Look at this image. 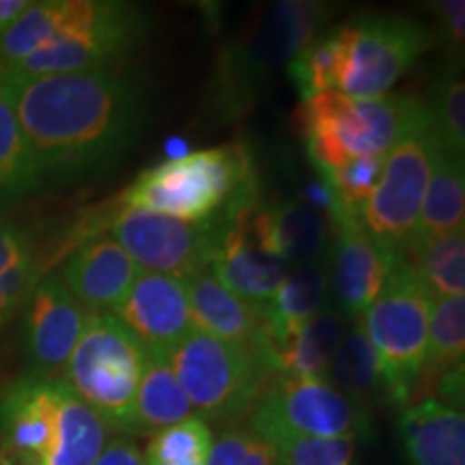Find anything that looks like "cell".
I'll return each instance as SVG.
<instances>
[{"label":"cell","instance_id":"obj_1","mask_svg":"<svg viewBox=\"0 0 465 465\" xmlns=\"http://www.w3.org/2000/svg\"><path fill=\"white\" fill-rule=\"evenodd\" d=\"M3 84L9 86L39 188H61L106 171L132 147L147 116L143 80L121 67Z\"/></svg>","mask_w":465,"mask_h":465},{"label":"cell","instance_id":"obj_2","mask_svg":"<svg viewBox=\"0 0 465 465\" xmlns=\"http://www.w3.org/2000/svg\"><path fill=\"white\" fill-rule=\"evenodd\" d=\"M252 196L259 194L248 149L243 144H224L147 168L116 201L125 209L207 223Z\"/></svg>","mask_w":465,"mask_h":465},{"label":"cell","instance_id":"obj_3","mask_svg":"<svg viewBox=\"0 0 465 465\" xmlns=\"http://www.w3.org/2000/svg\"><path fill=\"white\" fill-rule=\"evenodd\" d=\"M149 14L116 0H67L54 42L0 74V83L119 67L143 44Z\"/></svg>","mask_w":465,"mask_h":465},{"label":"cell","instance_id":"obj_4","mask_svg":"<svg viewBox=\"0 0 465 465\" xmlns=\"http://www.w3.org/2000/svg\"><path fill=\"white\" fill-rule=\"evenodd\" d=\"M334 11V5L311 0L272 5L257 25L218 58L212 91L218 113L226 116L246 113L261 84L276 67L311 44Z\"/></svg>","mask_w":465,"mask_h":465},{"label":"cell","instance_id":"obj_5","mask_svg":"<svg viewBox=\"0 0 465 465\" xmlns=\"http://www.w3.org/2000/svg\"><path fill=\"white\" fill-rule=\"evenodd\" d=\"M179 386L196 416L205 420H237L257 405L276 373L257 347L194 328L166 351Z\"/></svg>","mask_w":465,"mask_h":465},{"label":"cell","instance_id":"obj_6","mask_svg":"<svg viewBox=\"0 0 465 465\" xmlns=\"http://www.w3.org/2000/svg\"><path fill=\"white\" fill-rule=\"evenodd\" d=\"M147 347L113 312H91L61 380L108 431L134 435V403Z\"/></svg>","mask_w":465,"mask_h":465},{"label":"cell","instance_id":"obj_7","mask_svg":"<svg viewBox=\"0 0 465 465\" xmlns=\"http://www.w3.org/2000/svg\"><path fill=\"white\" fill-rule=\"evenodd\" d=\"M431 295L411 267L397 259L377 300L358 319L380 358L388 403L407 407L414 399L427 356Z\"/></svg>","mask_w":465,"mask_h":465},{"label":"cell","instance_id":"obj_8","mask_svg":"<svg viewBox=\"0 0 465 465\" xmlns=\"http://www.w3.org/2000/svg\"><path fill=\"white\" fill-rule=\"evenodd\" d=\"M431 116L411 127L383 158L381 179L369 201L360 209V223L377 246L401 257L414 237L418 216L435 155L440 151Z\"/></svg>","mask_w":465,"mask_h":465},{"label":"cell","instance_id":"obj_9","mask_svg":"<svg viewBox=\"0 0 465 465\" xmlns=\"http://www.w3.org/2000/svg\"><path fill=\"white\" fill-rule=\"evenodd\" d=\"M224 224V216L207 223H188L119 205L110 223V237L141 270L183 281L185 276L207 270L223 240Z\"/></svg>","mask_w":465,"mask_h":465},{"label":"cell","instance_id":"obj_10","mask_svg":"<svg viewBox=\"0 0 465 465\" xmlns=\"http://www.w3.org/2000/svg\"><path fill=\"white\" fill-rule=\"evenodd\" d=\"M349 25L351 48L339 91L353 100L386 95L433 44L431 31L410 17L366 14Z\"/></svg>","mask_w":465,"mask_h":465},{"label":"cell","instance_id":"obj_11","mask_svg":"<svg viewBox=\"0 0 465 465\" xmlns=\"http://www.w3.org/2000/svg\"><path fill=\"white\" fill-rule=\"evenodd\" d=\"M281 427L312 438H369V411L322 377L276 375L250 411V427Z\"/></svg>","mask_w":465,"mask_h":465},{"label":"cell","instance_id":"obj_12","mask_svg":"<svg viewBox=\"0 0 465 465\" xmlns=\"http://www.w3.org/2000/svg\"><path fill=\"white\" fill-rule=\"evenodd\" d=\"M65 381L35 373L15 377L0 388V449L45 465L61 433Z\"/></svg>","mask_w":465,"mask_h":465},{"label":"cell","instance_id":"obj_13","mask_svg":"<svg viewBox=\"0 0 465 465\" xmlns=\"http://www.w3.org/2000/svg\"><path fill=\"white\" fill-rule=\"evenodd\" d=\"M22 308L31 373L56 380L65 371L91 312L75 302L58 274L39 278Z\"/></svg>","mask_w":465,"mask_h":465},{"label":"cell","instance_id":"obj_14","mask_svg":"<svg viewBox=\"0 0 465 465\" xmlns=\"http://www.w3.org/2000/svg\"><path fill=\"white\" fill-rule=\"evenodd\" d=\"M332 232V261L328 278L332 284L336 308L347 319H360L391 276L397 257L377 246L364 231L360 216L339 213L330 220Z\"/></svg>","mask_w":465,"mask_h":465},{"label":"cell","instance_id":"obj_15","mask_svg":"<svg viewBox=\"0 0 465 465\" xmlns=\"http://www.w3.org/2000/svg\"><path fill=\"white\" fill-rule=\"evenodd\" d=\"M259 252L289 267L317 263L328 248L330 223L304 201H274L232 213Z\"/></svg>","mask_w":465,"mask_h":465},{"label":"cell","instance_id":"obj_16","mask_svg":"<svg viewBox=\"0 0 465 465\" xmlns=\"http://www.w3.org/2000/svg\"><path fill=\"white\" fill-rule=\"evenodd\" d=\"M113 315L155 351H168L196 328L182 278L144 270Z\"/></svg>","mask_w":465,"mask_h":465},{"label":"cell","instance_id":"obj_17","mask_svg":"<svg viewBox=\"0 0 465 465\" xmlns=\"http://www.w3.org/2000/svg\"><path fill=\"white\" fill-rule=\"evenodd\" d=\"M141 267L110 235L93 237L69 254L61 281L89 312H114Z\"/></svg>","mask_w":465,"mask_h":465},{"label":"cell","instance_id":"obj_18","mask_svg":"<svg viewBox=\"0 0 465 465\" xmlns=\"http://www.w3.org/2000/svg\"><path fill=\"white\" fill-rule=\"evenodd\" d=\"M224 220L223 240L207 270L237 298L254 306L265 304L282 287L291 270L252 246L240 216H224Z\"/></svg>","mask_w":465,"mask_h":465},{"label":"cell","instance_id":"obj_19","mask_svg":"<svg viewBox=\"0 0 465 465\" xmlns=\"http://www.w3.org/2000/svg\"><path fill=\"white\" fill-rule=\"evenodd\" d=\"M399 433L411 465H465L463 407L422 399L399 418Z\"/></svg>","mask_w":465,"mask_h":465},{"label":"cell","instance_id":"obj_20","mask_svg":"<svg viewBox=\"0 0 465 465\" xmlns=\"http://www.w3.org/2000/svg\"><path fill=\"white\" fill-rule=\"evenodd\" d=\"M196 328L216 339L243 347H257L263 317L261 308L226 291L209 270L183 278Z\"/></svg>","mask_w":465,"mask_h":465},{"label":"cell","instance_id":"obj_21","mask_svg":"<svg viewBox=\"0 0 465 465\" xmlns=\"http://www.w3.org/2000/svg\"><path fill=\"white\" fill-rule=\"evenodd\" d=\"M190 416L196 414L173 373L166 351L147 349L134 403V435H153Z\"/></svg>","mask_w":465,"mask_h":465},{"label":"cell","instance_id":"obj_22","mask_svg":"<svg viewBox=\"0 0 465 465\" xmlns=\"http://www.w3.org/2000/svg\"><path fill=\"white\" fill-rule=\"evenodd\" d=\"M457 229H465V164L461 155L440 147L411 242L431 240Z\"/></svg>","mask_w":465,"mask_h":465},{"label":"cell","instance_id":"obj_23","mask_svg":"<svg viewBox=\"0 0 465 465\" xmlns=\"http://www.w3.org/2000/svg\"><path fill=\"white\" fill-rule=\"evenodd\" d=\"M325 381L332 383L336 391L345 394L351 403H356L364 411H369V407L377 401L388 403L380 358L360 323L342 334L328 371H325Z\"/></svg>","mask_w":465,"mask_h":465},{"label":"cell","instance_id":"obj_24","mask_svg":"<svg viewBox=\"0 0 465 465\" xmlns=\"http://www.w3.org/2000/svg\"><path fill=\"white\" fill-rule=\"evenodd\" d=\"M349 48H351V25L330 28L319 33L289 61L287 72L298 89L302 102L325 91H339L345 75Z\"/></svg>","mask_w":465,"mask_h":465},{"label":"cell","instance_id":"obj_25","mask_svg":"<svg viewBox=\"0 0 465 465\" xmlns=\"http://www.w3.org/2000/svg\"><path fill=\"white\" fill-rule=\"evenodd\" d=\"M399 259L411 267L431 298L465 293V229L411 242Z\"/></svg>","mask_w":465,"mask_h":465},{"label":"cell","instance_id":"obj_26","mask_svg":"<svg viewBox=\"0 0 465 465\" xmlns=\"http://www.w3.org/2000/svg\"><path fill=\"white\" fill-rule=\"evenodd\" d=\"M347 332V317L339 308L325 304L317 315L302 325L295 339L276 358V375L322 377L325 380L330 360Z\"/></svg>","mask_w":465,"mask_h":465},{"label":"cell","instance_id":"obj_27","mask_svg":"<svg viewBox=\"0 0 465 465\" xmlns=\"http://www.w3.org/2000/svg\"><path fill=\"white\" fill-rule=\"evenodd\" d=\"M465 298H431L427 356L418 388L438 386L446 375L463 371ZM416 388V392H418Z\"/></svg>","mask_w":465,"mask_h":465},{"label":"cell","instance_id":"obj_28","mask_svg":"<svg viewBox=\"0 0 465 465\" xmlns=\"http://www.w3.org/2000/svg\"><path fill=\"white\" fill-rule=\"evenodd\" d=\"M39 278L31 237L17 224L0 220V328L25 306Z\"/></svg>","mask_w":465,"mask_h":465},{"label":"cell","instance_id":"obj_29","mask_svg":"<svg viewBox=\"0 0 465 465\" xmlns=\"http://www.w3.org/2000/svg\"><path fill=\"white\" fill-rule=\"evenodd\" d=\"M39 190L31 149L17 124L9 86L0 83V205L20 201Z\"/></svg>","mask_w":465,"mask_h":465},{"label":"cell","instance_id":"obj_30","mask_svg":"<svg viewBox=\"0 0 465 465\" xmlns=\"http://www.w3.org/2000/svg\"><path fill=\"white\" fill-rule=\"evenodd\" d=\"M65 9L67 0H39L28 5L25 14L0 37V74L54 42Z\"/></svg>","mask_w":465,"mask_h":465},{"label":"cell","instance_id":"obj_31","mask_svg":"<svg viewBox=\"0 0 465 465\" xmlns=\"http://www.w3.org/2000/svg\"><path fill=\"white\" fill-rule=\"evenodd\" d=\"M250 427V424H248ZM272 444L278 465H351L360 438H312L281 427H250Z\"/></svg>","mask_w":465,"mask_h":465},{"label":"cell","instance_id":"obj_32","mask_svg":"<svg viewBox=\"0 0 465 465\" xmlns=\"http://www.w3.org/2000/svg\"><path fill=\"white\" fill-rule=\"evenodd\" d=\"M212 446V424L201 416H190L151 435L143 465H207Z\"/></svg>","mask_w":465,"mask_h":465},{"label":"cell","instance_id":"obj_33","mask_svg":"<svg viewBox=\"0 0 465 465\" xmlns=\"http://www.w3.org/2000/svg\"><path fill=\"white\" fill-rule=\"evenodd\" d=\"M431 125L441 147L450 153H465V84L457 74H449L438 83L433 100L427 102Z\"/></svg>","mask_w":465,"mask_h":465},{"label":"cell","instance_id":"obj_34","mask_svg":"<svg viewBox=\"0 0 465 465\" xmlns=\"http://www.w3.org/2000/svg\"><path fill=\"white\" fill-rule=\"evenodd\" d=\"M381 171V155H358L345 166L322 174V179H325V183L332 190L341 212L360 216V209L373 196L377 183H380Z\"/></svg>","mask_w":465,"mask_h":465},{"label":"cell","instance_id":"obj_35","mask_svg":"<svg viewBox=\"0 0 465 465\" xmlns=\"http://www.w3.org/2000/svg\"><path fill=\"white\" fill-rule=\"evenodd\" d=\"M207 465H278L267 440L250 427H231L213 440Z\"/></svg>","mask_w":465,"mask_h":465},{"label":"cell","instance_id":"obj_36","mask_svg":"<svg viewBox=\"0 0 465 465\" xmlns=\"http://www.w3.org/2000/svg\"><path fill=\"white\" fill-rule=\"evenodd\" d=\"M440 33L449 39L452 48H463L465 39V3L463 0H440L433 3Z\"/></svg>","mask_w":465,"mask_h":465},{"label":"cell","instance_id":"obj_37","mask_svg":"<svg viewBox=\"0 0 465 465\" xmlns=\"http://www.w3.org/2000/svg\"><path fill=\"white\" fill-rule=\"evenodd\" d=\"M95 465H143V452L127 438L108 440L106 449Z\"/></svg>","mask_w":465,"mask_h":465},{"label":"cell","instance_id":"obj_38","mask_svg":"<svg viewBox=\"0 0 465 465\" xmlns=\"http://www.w3.org/2000/svg\"><path fill=\"white\" fill-rule=\"evenodd\" d=\"M31 5V0H0V37Z\"/></svg>","mask_w":465,"mask_h":465},{"label":"cell","instance_id":"obj_39","mask_svg":"<svg viewBox=\"0 0 465 465\" xmlns=\"http://www.w3.org/2000/svg\"><path fill=\"white\" fill-rule=\"evenodd\" d=\"M188 147H190L188 141H183V138H179V136L168 138V141L164 143V151H166L168 160H182V158H185V155L190 153Z\"/></svg>","mask_w":465,"mask_h":465},{"label":"cell","instance_id":"obj_40","mask_svg":"<svg viewBox=\"0 0 465 465\" xmlns=\"http://www.w3.org/2000/svg\"><path fill=\"white\" fill-rule=\"evenodd\" d=\"M0 465H35L28 461V459L20 457V455H14V452L0 449Z\"/></svg>","mask_w":465,"mask_h":465}]
</instances>
